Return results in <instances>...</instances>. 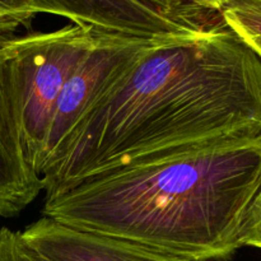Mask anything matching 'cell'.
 <instances>
[{"label":"cell","instance_id":"cell-8","mask_svg":"<svg viewBox=\"0 0 261 261\" xmlns=\"http://www.w3.org/2000/svg\"><path fill=\"white\" fill-rule=\"evenodd\" d=\"M222 20L261 59V0H227Z\"/></svg>","mask_w":261,"mask_h":261},{"label":"cell","instance_id":"cell-11","mask_svg":"<svg viewBox=\"0 0 261 261\" xmlns=\"http://www.w3.org/2000/svg\"><path fill=\"white\" fill-rule=\"evenodd\" d=\"M0 12L17 18L24 23V25H27L35 15L25 0H0Z\"/></svg>","mask_w":261,"mask_h":261},{"label":"cell","instance_id":"cell-12","mask_svg":"<svg viewBox=\"0 0 261 261\" xmlns=\"http://www.w3.org/2000/svg\"><path fill=\"white\" fill-rule=\"evenodd\" d=\"M20 25H24V23L20 22L17 18L8 15L5 13L0 12V45L5 42V41L10 40L14 37V33Z\"/></svg>","mask_w":261,"mask_h":261},{"label":"cell","instance_id":"cell-5","mask_svg":"<svg viewBox=\"0 0 261 261\" xmlns=\"http://www.w3.org/2000/svg\"><path fill=\"white\" fill-rule=\"evenodd\" d=\"M155 41L160 40L102 31L96 45L69 78L59 97L46 138L40 177L79 122Z\"/></svg>","mask_w":261,"mask_h":261},{"label":"cell","instance_id":"cell-1","mask_svg":"<svg viewBox=\"0 0 261 261\" xmlns=\"http://www.w3.org/2000/svg\"><path fill=\"white\" fill-rule=\"evenodd\" d=\"M261 132V59L226 24L155 41L41 175L45 198L134 163Z\"/></svg>","mask_w":261,"mask_h":261},{"label":"cell","instance_id":"cell-4","mask_svg":"<svg viewBox=\"0 0 261 261\" xmlns=\"http://www.w3.org/2000/svg\"><path fill=\"white\" fill-rule=\"evenodd\" d=\"M32 12L148 40L193 37L221 25L198 0H25Z\"/></svg>","mask_w":261,"mask_h":261},{"label":"cell","instance_id":"cell-6","mask_svg":"<svg viewBox=\"0 0 261 261\" xmlns=\"http://www.w3.org/2000/svg\"><path fill=\"white\" fill-rule=\"evenodd\" d=\"M46 261H188L101 234L79 231L42 216L19 232Z\"/></svg>","mask_w":261,"mask_h":261},{"label":"cell","instance_id":"cell-13","mask_svg":"<svg viewBox=\"0 0 261 261\" xmlns=\"http://www.w3.org/2000/svg\"><path fill=\"white\" fill-rule=\"evenodd\" d=\"M198 2L200 3L204 8H206V9L212 10V12L219 13V9L223 7V4L227 0H198Z\"/></svg>","mask_w":261,"mask_h":261},{"label":"cell","instance_id":"cell-2","mask_svg":"<svg viewBox=\"0 0 261 261\" xmlns=\"http://www.w3.org/2000/svg\"><path fill=\"white\" fill-rule=\"evenodd\" d=\"M261 190V132L134 163L47 196L42 216L64 226L188 261L241 249Z\"/></svg>","mask_w":261,"mask_h":261},{"label":"cell","instance_id":"cell-10","mask_svg":"<svg viewBox=\"0 0 261 261\" xmlns=\"http://www.w3.org/2000/svg\"><path fill=\"white\" fill-rule=\"evenodd\" d=\"M241 245L261 249V190L246 214L241 232Z\"/></svg>","mask_w":261,"mask_h":261},{"label":"cell","instance_id":"cell-3","mask_svg":"<svg viewBox=\"0 0 261 261\" xmlns=\"http://www.w3.org/2000/svg\"><path fill=\"white\" fill-rule=\"evenodd\" d=\"M102 31L73 24L51 32L14 36L3 43L23 149L38 176L59 97Z\"/></svg>","mask_w":261,"mask_h":261},{"label":"cell","instance_id":"cell-7","mask_svg":"<svg viewBox=\"0 0 261 261\" xmlns=\"http://www.w3.org/2000/svg\"><path fill=\"white\" fill-rule=\"evenodd\" d=\"M42 191L25 158L5 54L0 45V217H15Z\"/></svg>","mask_w":261,"mask_h":261},{"label":"cell","instance_id":"cell-9","mask_svg":"<svg viewBox=\"0 0 261 261\" xmlns=\"http://www.w3.org/2000/svg\"><path fill=\"white\" fill-rule=\"evenodd\" d=\"M0 261H46L24 244L19 232L0 228Z\"/></svg>","mask_w":261,"mask_h":261}]
</instances>
